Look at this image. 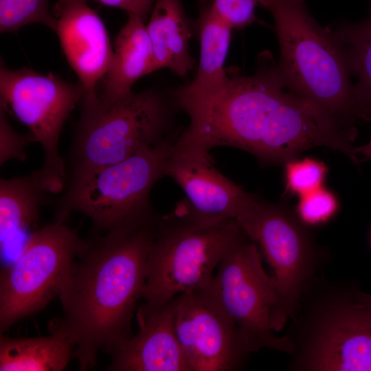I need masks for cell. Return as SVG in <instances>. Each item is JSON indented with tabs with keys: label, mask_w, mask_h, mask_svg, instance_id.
<instances>
[{
	"label": "cell",
	"mask_w": 371,
	"mask_h": 371,
	"mask_svg": "<svg viewBox=\"0 0 371 371\" xmlns=\"http://www.w3.org/2000/svg\"><path fill=\"white\" fill-rule=\"evenodd\" d=\"M192 127L203 148H239L265 165L317 146L345 153L350 144L344 128L289 87L269 52L258 56L251 76L228 69L225 86L194 111Z\"/></svg>",
	"instance_id": "1"
},
{
	"label": "cell",
	"mask_w": 371,
	"mask_h": 371,
	"mask_svg": "<svg viewBox=\"0 0 371 371\" xmlns=\"http://www.w3.org/2000/svg\"><path fill=\"white\" fill-rule=\"evenodd\" d=\"M159 218L103 232L88 240L71 263L59 297L62 315L49 324L74 347L80 370L133 335L131 322L143 299L148 255Z\"/></svg>",
	"instance_id": "2"
},
{
	"label": "cell",
	"mask_w": 371,
	"mask_h": 371,
	"mask_svg": "<svg viewBox=\"0 0 371 371\" xmlns=\"http://www.w3.org/2000/svg\"><path fill=\"white\" fill-rule=\"evenodd\" d=\"M291 371H371V294L316 276L291 318Z\"/></svg>",
	"instance_id": "3"
},
{
	"label": "cell",
	"mask_w": 371,
	"mask_h": 371,
	"mask_svg": "<svg viewBox=\"0 0 371 371\" xmlns=\"http://www.w3.org/2000/svg\"><path fill=\"white\" fill-rule=\"evenodd\" d=\"M280 47V71L289 87L337 124L355 128L370 120L358 99L345 56L328 26L305 0H266Z\"/></svg>",
	"instance_id": "4"
},
{
	"label": "cell",
	"mask_w": 371,
	"mask_h": 371,
	"mask_svg": "<svg viewBox=\"0 0 371 371\" xmlns=\"http://www.w3.org/2000/svg\"><path fill=\"white\" fill-rule=\"evenodd\" d=\"M178 133L113 165L71 172L55 203L54 221L65 222L73 212L89 218L100 232L126 228L158 218L150 201L155 183L165 177L166 164Z\"/></svg>",
	"instance_id": "5"
},
{
	"label": "cell",
	"mask_w": 371,
	"mask_h": 371,
	"mask_svg": "<svg viewBox=\"0 0 371 371\" xmlns=\"http://www.w3.org/2000/svg\"><path fill=\"white\" fill-rule=\"evenodd\" d=\"M70 146L71 172L113 165L164 140L177 108L169 92L150 88L113 102L84 94Z\"/></svg>",
	"instance_id": "6"
},
{
	"label": "cell",
	"mask_w": 371,
	"mask_h": 371,
	"mask_svg": "<svg viewBox=\"0 0 371 371\" xmlns=\"http://www.w3.org/2000/svg\"><path fill=\"white\" fill-rule=\"evenodd\" d=\"M247 235L236 219L204 225L171 213L159 218L148 255L144 303L157 306L210 283L226 254Z\"/></svg>",
	"instance_id": "7"
},
{
	"label": "cell",
	"mask_w": 371,
	"mask_h": 371,
	"mask_svg": "<svg viewBox=\"0 0 371 371\" xmlns=\"http://www.w3.org/2000/svg\"><path fill=\"white\" fill-rule=\"evenodd\" d=\"M261 247L273 270L277 302L271 315L274 332L282 330L326 256L295 212L256 195L236 218Z\"/></svg>",
	"instance_id": "8"
},
{
	"label": "cell",
	"mask_w": 371,
	"mask_h": 371,
	"mask_svg": "<svg viewBox=\"0 0 371 371\" xmlns=\"http://www.w3.org/2000/svg\"><path fill=\"white\" fill-rule=\"evenodd\" d=\"M87 244L64 222L56 221L30 234L17 258L1 269V334L58 296L71 263Z\"/></svg>",
	"instance_id": "9"
},
{
	"label": "cell",
	"mask_w": 371,
	"mask_h": 371,
	"mask_svg": "<svg viewBox=\"0 0 371 371\" xmlns=\"http://www.w3.org/2000/svg\"><path fill=\"white\" fill-rule=\"evenodd\" d=\"M199 293L234 324L250 353L263 348L291 352L289 337L276 335L271 327L277 302L274 280L247 236L226 254L209 285Z\"/></svg>",
	"instance_id": "10"
},
{
	"label": "cell",
	"mask_w": 371,
	"mask_h": 371,
	"mask_svg": "<svg viewBox=\"0 0 371 371\" xmlns=\"http://www.w3.org/2000/svg\"><path fill=\"white\" fill-rule=\"evenodd\" d=\"M84 93L79 81L74 84L27 68L10 69L1 59L0 104L9 108L43 147L45 160L39 170L47 192L56 194L65 188L67 175L58 150L59 139Z\"/></svg>",
	"instance_id": "11"
},
{
	"label": "cell",
	"mask_w": 371,
	"mask_h": 371,
	"mask_svg": "<svg viewBox=\"0 0 371 371\" xmlns=\"http://www.w3.org/2000/svg\"><path fill=\"white\" fill-rule=\"evenodd\" d=\"M175 330L191 371L240 370L250 353L234 324L201 293L175 298Z\"/></svg>",
	"instance_id": "12"
},
{
	"label": "cell",
	"mask_w": 371,
	"mask_h": 371,
	"mask_svg": "<svg viewBox=\"0 0 371 371\" xmlns=\"http://www.w3.org/2000/svg\"><path fill=\"white\" fill-rule=\"evenodd\" d=\"M186 198L172 212L192 223L212 225L236 219L254 194L217 170L212 156H198L174 151L165 166Z\"/></svg>",
	"instance_id": "13"
},
{
	"label": "cell",
	"mask_w": 371,
	"mask_h": 371,
	"mask_svg": "<svg viewBox=\"0 0 371 371\" xmlns=\"http://www.w3.org/2000/svg\"><path fill=\"white\" fill-rule=\"evenodd\" d=\"M138 330L106 352L107 370L191 371L175 330V302L157 306L144 303L136 313Z\"/></svg>",
	"instance_id": "14"
},
{
	"label": "cell",
	"mask_w": 371,
	"mask_h": 371,
	"mask_svg": "<svg viewBox=\"0 0 371 371\" xmlns=\"http://www.w3.org/2000/svg\"><path fill=\"white\" fill-rule=\"evenodd\" d=\"M88 1L56 0L52 12L63 52L84 94L92 95L106 74L113 51L104 22Z\"/></svg>",
	"instance_id": "15"
},
{
	"label": "cell",
	"mask_w": 371,
	"mask_h": 371,
	"mask_svg": "<svg viewBox=\"0 0 371 371\" xmlns=\"http://www.w3.org/2000/svg\"><path fill=\"white\" fill-rule=\"evenodd\" d=\"M200 40L199 66L194 79L169 93L177 109L207 99L221 91L227 79L224 67L232 29L214 12L212 0H202L197 20Z\"/></svg>",
	"instance_id": "16"
},
{
	"label": "cell",
	"mask_w": 371,
	"mask_h": 371,
	"mask_svg": "<svg viewBox=\"0 0 371 371\" xmlns=\"http://www.w3.org/2000/svg\"><path fill=\"white\" fill-rule=\"evenodd\" d=\"M153 65L154 52L144 20L128 14L115 38L100 99L110 102L128 95L137 80L153 72Z\"/></svg>",
	"instance_id": "17"
},
{
	"label": "cell",
	"mask_w": 371,
	"mask_h": 371,
	"mask_svg": "<svg viewBox=\"0 0 371 371\" xmlns=\"http://www.w3.org/2000/svg\"><path fill=\"white\" fill-rule=\"evenodd\" d=\"M146 28L154 52L153 71L167 68L184 77L194 69L189 49L193 28L181 0H156Z\"/></svg>",
	"instance_id": "18"
},
{
	"label": "cell",
	"mask_w": 371,
	"mask_h": 371,
	"mask_svg": "<svg viewBox=\"0 0 371 371\" xmlns=\"http://www.w3.org/2000/svg\"><path fill=\"white\" fill-rule=\"evenodd\" d=\"M45 336L0 335V371H61L74 358V347L61 332Z\"/></svg>",
	"instance_id": "19"
},
{
	"label": "cell",
	"mask_w": 371,
	"mask_h": 371,
	"mask_svg": "<svg viewBox=\"0 0 371 371\" xmlns=\"http://www.w3.org/2000/svg\"><path fill=\"white\" fill-rule=\"evenodd\" d=\"M46 192L39 169L28 175L1 178V248L14 234L26 230L38 220Z\"/></svg>",
	"instance_id": "20"
},
{
	"label": "cell",
	"mask_w": 371,
	"mask_h": 371,
	"mask_svg": "<svg viewBox=\"0 0 371 371\" xmlns=\"http://www.w3.org/2000/svg\"><path fill=\"white\" fill-rule=\"evenodd\" d=\"M341 49L355 84L359 102L371 117V0L368 14L359 21H344L328 26Z\"/></svg>",
	"instance_id": "21"
},
{
	"label": "cell",
	"mask_w": 371,
	"mask_h": 371,
	"mask_svg": "<svg viewBox=\"0 0 371 371\" xmlns=\"http://www.w3.org/2000/svg\"><path fill=\"white\" fill-rule=\"evenodd\" d=\"M33 23L45 25L55 32L56 20L49 0H0L1 33L16 32Z\"/></svg>",
	"instance_id": "22"
},
{
	"label": "cell",
	"mask_w": 371,
	"mask_h": 371,
	"mask_svg": "<svg viewBox=\"0 0 371 371\" xmlns=\"http://www.w3.org/2000/svg\"><path fill=\"white\" fill-rule=\"evenodd\" d=\"M286 190L302 196L323 186L328 168L324 162L306 157L284 164Z\"/></svg>",
	"instance_id": "23"
},
{
	"label": "cell",
	"mask_w": 371,
	"mask_h": 371,
	"mask_svg": "<svg viewBox=\"0 0 371 371\" xmlns=\"http://www.w3.org/2000/svg\"><path fill=\"white\" fill-rule=\"evenodd\" d=\"M338 209L337 197L322 186L300 196L295 213L306 226H318L334 218Z\"/></svg>",
	"instance_id": "24"
},
{
	"label": "cell",
	"mask_w": 371,
	"mask_h": 371,
	"mask_svg": "<svg viewBox=\"0 0 371 371\" xmlns=\"http://www.w3.org/2000/svg\"><path fill=\"white\" fill-rule=\"evenodd\" d=\"M266 0H212L215 14L232 30L243 29L258 21L257 5L263 7Z\"/></svg>",
	"instance_id": "25"
},
{
	"label": "cell",
	"mask_w": 371,
	"mask_h": 371,
	"mask_svg": "<svg viewBox=\"0 0 371 371\" xmlns=\"http://www.w3.org/2000/svg\"><path fill=\"white\" fill-rule=\"evenodd\" d=\"M7 111L0 104V165L10 159H26L25 148L34 139L30 133L21 134L16 131L7 118Z\"/></svg>",
	"instance_id": "26"
},
{
	"label": "cell",
	"mask_w": 371,
	"mask_h": 371,
	"mask_svg": "<svg viewBox=\"0 0 371 371\" xmlns=\"http://www.w3.org/2000/svg\"><path fill=\"white\" fill-rule=\"evenodd\" d=\"M105 5L126 10L128 14L139 16L145 21L152 10L153 0H95Z\"/></svg>",
	"instance_id": "27"
},
{
	"label": "cell",
	"mask_w": 371,
	"mask_h": 371,
	"mask_svg": "<svg viewBox=\"0 0 371 371\" xmlns=\"http://www.w3.org/2000/svg\"><path fill=\"white\" fill-rule=\"evenodd\" d=\"M356 152L359 158L361 156L363 160H371V138L366 144L356 147Z\"/></svg>",
	"instance_id": "28"
}]
</instances>
